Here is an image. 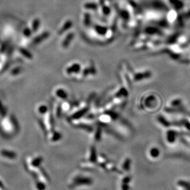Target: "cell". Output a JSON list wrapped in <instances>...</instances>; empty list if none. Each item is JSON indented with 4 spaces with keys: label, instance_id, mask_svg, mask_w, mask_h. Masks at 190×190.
Returning <instances> with one entry per match:
<instances>
[{
    "label": "cell",
    "instance_id": "52a82bcc",
    "mask_svg": "<svg viewBox=\"0 0 190 190\" xmlns=\"http://www.w3.org/2000/svg\"><path fill=\"white\" fill-rule=\"evenodd\" d=\"M56 96L58 97V98H61V99H66L67 98V92L66 91H65L64 90V89H58L57 91H56Z\"/></svg>",
    "mask_w": 190,
    "mask_h": 190
},
{
    "label": "cell",
    "instance_id": "9c48e42d",
    "mask_svg": "<svg viewBox=\"0 0 190 190\" xmlns=\"http://www.w3.org/2000/svg\"><path fill=\"white\" fill-rule=\"evenodd\" d=\"M160 153L159 150L157 147L152 148V150L150 151V154L152 157H158Z\"/></svg>",
    "mask_w": 190,
    "mask_h": 190
},
{
    "label": "cell",
    "instance_id": "7c38bea8",
    "mask_svg": "<svg viewBox=\"0 0 190 190\" xmlns=\"http://www.w3.org/2000/svg\"><path fill=\"white\" fill-rule=\"evenodd\" d=\"M41 161H42V159L40 158V157H39V158H36L35 160H34L33 161V163H32V165L34 166H37L39 164L40 162H41Z\"/></svg>",
    "mask_w": 190,
    "mask_h": 190
},
{
    "label": "cell",
    "instance_id": "3957f363",
    "mask_svg": "<svg viewBox=\"0 0 190 190\" xmlns=\"http://www.w3.org/2000/svg\"><path fill=\"white\" fill-rule=\"evenodd\" d=\"M73 37H74V34L73 33H71L67 35V36L64 38V40L63 41L62 44L64 48H66L68 47L69 46V44H70V43L72 41Z\"/></svg>",
    "mask_w": 190,
    "mask_h": 190
},
{
    "label": "cell",
    "instance_id": "30bf717a",
    "mask_svg": "<svg viewBox=\"0 0 190 190\" xmlns=\"http://www.w3.org/2000/svg\"><path fill=\"white\" fill-rule=\"evenodd\" d=\"M85 8L87 9H96L97 4L95 3H87L85 5Z\"/></svg>",
    "mask_w": 190,
    "mask_h": 190
},
{
    "label": "cell",
    "instance_id": "8fae6325",
    "mask_svg": "<svg viewBox=\"0 0 190 190\" xmlns=\"http://www.w3.org/2000/svg\"><path fill=\"white\" fill-rule=\"evenodd\" d=\"M159 121L161 122V123L163 125V126H164L165 127H168L170 126V124H169V123L166 121V120H165V119L164 118H161V117H159Z\"/></svg>",
    "mask_w": 190,
    "mask_h": 190
},
{
    "label": "cell",
    "instance_id": "7a4b0ae2",
    "mask_svg": "<svg viewBox=\"0 0 190 190\" xmlns=\"http://www.w3.org/2000/svg\"><path fill=\"white\" fill-rule=\"evenodd\" d=\"M75 179L74 183H77V185H90L92 182L91 180L89 178H85V177H79L76 178Z\"/></svg>",
    "mask_w": 190,
    "mask_h": 190
},
{
    "label": "cell",
    "instance_id": "6da1fadb",
    "mask_svg": "<svg viewBox=\"0 0 190 190\" xmlns=\"http://www.w3.org/2000/svg\"><path fill=\"white\" fill-rule=\"evenodd\" d=\"M80 66L77 63H74L71 64V66H69L66 69V72L67 74H72L73 73H77L80 71Z\"/></svg>",
    "mask_w": 190,
    "mask_h": 190
},
{
    "label": "cell",
    "instance_id": "4fadbf2b",
    "mask_svg": "<svg viewBox=\"0 0 190 190\" xmlns=\"http://www.w3.org/2000/svg\"><path fill=\"white\" fill-rule=\"evenodd\" d=\"M130 161L127 160L126 162V164H124V169L128 170L129 168H130Z\"/></svg>",
    "mask_w": 190,
    "mask_h": 190
},
{
    "label": "cell",
    "instance_id": "5bb4252c",
    "mask_svg": "<svg viewBox=\"0 0 190 190\" xmlns=\"http://www.w3.org/2000/svg\"><path fill=\"white\" fill-rule=\"evenodd\" d=\"M37 189L39 190H44L45 189V185L42 183H38L37 184Z\"/></svg>",
    "mask_w": 190,
    "mask_h": 190
},
{
    "label": "cell",
    "instance_id": "5b68a950",
    "mask_svg": "<svg viewBox=\"0 0 190 190\" xmlns=\"http://www.w3.org/2000/svg\"><path fill=\"white\" fill-rule=\"evenodd\" d=\"M176 132L172 130H170L167 132V141L170 143H174L175 141L176 138Z\"/></svg>",
    "mask_w": 190,
    "mask_h": 190
},
{
    "label": "cell",
    "instance_id": "8992f818",
    "mask_svg": "<svg viewBox=\"0 0 190 190\" xmlns=\"http://www.w3.org/2000/svg\"><path fill=\"white\" fill-rule=\"evenodd\" d=\"M72 25V23L71 21H68L66 22H65L62 27L59 30V34L64 33L65 31H66L67 29H70V28H71Z\"/></svg>",
    "mask_w": 190,
    "mask_h": 190
},
{
    "label": "cell",
    "instance_id": "ba28073f",
    "mask_svg": "<svg viewBox=\"0 0 190 190\" xmlns=\"http://www.w3.org/2000/svg\"><path fill=\"white\" fill-rule=\"evenodd\" d=\"M178 185L183 187L185 190H190V182L184 181V180H180L178 182Z\"/></svg>",
    "mask_w": 190,
    "mask_h": 190
},
{
    "label": "cell",
    "instance_id": "277c9868",
    "mask_svg": "<svg viewBox=\"0 0 190 190\" xmlns=\"http://www.w3.org/2000/svg\"><path fill=\"white\" fill-rule=\"evenodd\" d=\"M0 153H1V155H2L3 157H8V158H10V159L15 158L16 156L14 152L8 150H1V152H0Z\"/></svg>",
    "mask_w": 190,
    "mask_h": 190
}]
</instances>
